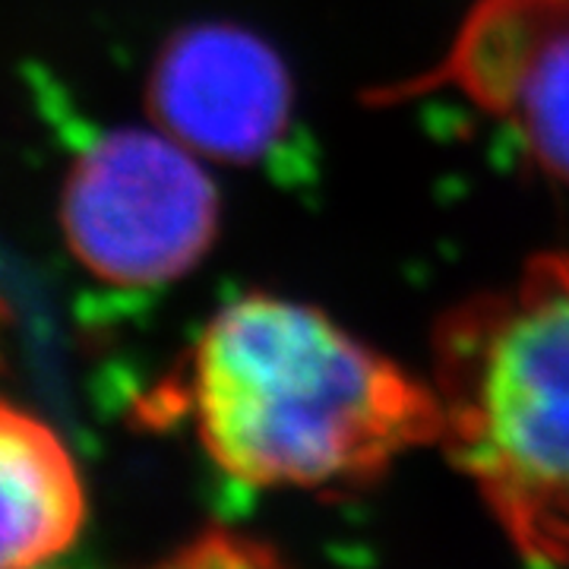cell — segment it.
Returning <instances> with one entry per match:
<instances>
[{
  "instance_id": "6da1fadb",
  "label": "cell",
  "mask_w": 569,
  "mask_h": 569,
  "mask_svg": "<svg viewBox=\"0 0 569 569\" xmlns=\"http://www.w3.org/2000/svg\"><path fill=\"white\" fill-rule=\"evenodd\" d=\"M187 392L206 452L257 488L365 485L443 433L433 383L276 295H244L206 323Z\"/></svg>"
},
{
  "instance_id": "7a4b0ae2",
  "label": "cell",
  "mask_w": 569,
  "mask_h": 569,
  "mask_svg": "<svg viewBox=\"0 0 569 569\" xmlns=\"http://www.w3.org/2000/svg\"><path fill=\"white\" fill-rule=\"evenodd\" d=\"M440 443L531 567L569 569V253H538L433 332Z\"/></svg>"
},
{
  "instance_id": "3957f363",
  "label": "cell",
  "mask_w": 569,
  "mask_h": 569,
  "mask_svg": "<svg viewBox=\"0 0 569 569\" xmlns=\"http://www.w3.org/2000/svg\"><path fill=\"white\" fill-rule=\"evenodd\" d=\"M61 224L82 269L121 288H152L190 272L216 244L219 193L164 130H114L70 164Z\"/></svg>"
},
{
  "instance_id": "277c9868",
  "label": "cell",
  "mask_w": 569,
  "mask_h": 569,
  "mask_svg": "<svg viewBox=\"0 0 569 569\" xmlns=\"http://www.w3.org/2000/svg\"><path fill=\"white\" fill-rule=\"evenodd\" d=\"M449 86L569 187V0H478L443 61L402 92Z\"/></svg>"
},
{
  "instance_id": "5b68a950",
  "label": "cell",
  "mask_w": 569,
  "mask_h": 569,
  "mask_svg": "<svg viewBox=\"0 0 569 569\" xmlns=\"http://www.w3.org/2000/svg\"><path fill=\"white\" fill-rule=\"evenodd\" d=\"M149 111L171 140L212 162L247 164L282 140L291 80L244 29L209 22L168 41L149 77Z\"/></svg>"
},
{
  "instance_id": "8992f818",
  "label": "cell",
  "mask_w": 569,
  "mask_h": 569,
  "mask_svg": "<svg viewBox=\"0 0 569 569\" xmlns=\"http://www.w3.org/2000/svg\"><path fill=\"white\" fill-rule=\"evenodd\" d=\"M86 490L70 449L29 411L0 402V569H39L77 541Z\"/></svg>"
},
{
  "instance_id": "52a82bcc",
  "label": "cell",
  "mask_w": 569,
  "mask_h": 569,
  "mask_svg": "<svg viewBox=\"0 0 569 569\" xmlns=\"http://www.w3.org/2000/svg\"><path fill=\"white\" fill-rule=\"evenodd\" d=\"M156 569H288L276 550L238 531L212 529Z\"/></svg>"
},
{
  "instance_id": "ba28073f",
  "label": "cell",
  "mask_w": 569,
  "mask_h": 569,
  "mask_svg": "<svg viewBox=\"0 0 569 569\" xmlns=\"http://www.w3.org/2000/svg\"><path fill=\"white\" fill-rule=\"evenodd\" d=\"M3 323H7V307L0 305V329H3Z\"/></svg>"
}]
</instances>
